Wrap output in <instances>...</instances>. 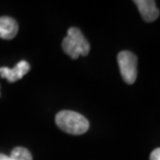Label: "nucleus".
Returning a JSON list of instances; mask_svg holds the SVG:
<instances>
[{
  "label": "nucleus",
  "mask_w": 160,
  "mask_h": 160,
  "mask_svg": "<svg viewBox=\"0 0 160 160\" xmlns=\"http://www.w3.org/2000/svg\"><path fill=\"white\" fill-rule=\"evenodd\" d=\"M55 124L60 130L73 135H81L89 128V122L82 114L72 110H62L56 114Z\"/></svg>",
  "instance_id": "nucleus-1"
},
{
  "label": "nucleus",
  "mask_w": 160,
  "mask_h": 160,
  "mask_svg": "<svg viewBox=\"0 0 160 160\" xmlns=\"http://www.w3.org/2000/svg\"><path fill=\"white\" fill-rule=\"evenodd\" d=\"M62 47L72 59H77L79 56H86L91 50L89 43L77 27L69 28L68 33L62 40Z\"/></svg>",
  "instance_id": "nucleus-2"
},
{
  "label": "nucleus",
  "mask_w": 160,
  "mask_h": 160,
  "mask_svg": "<svg viewBox=\"0 0 160 160\" xmlns=\"http://www.w3.org/2000/svg\"><path fill=\"white\" fill-rule=\"evenodd\" d=\"M118 62L124 81L133 84L137 77V57L130 51H121L118 54Z\"/></svg>",
  "instance_id": "nucleus-3"
},
{
  "label": "nucleus",
  "mask_w": 160,
  "mask_h": 160,
  "mask_svg": "<svg viewBox=\"0 0 160 160\" xmlns=\"http://www.w3.org/2000/svg\"><path fill=\"white\" fill-rule=\"evenodd\" d=\"M30 70V66L26 60H21L15 68L9 69L8 67H1L0 68V76L8 80V82H15L20 80L24 75H26Z\"/></svg>",
  "instance_id": "nucleus-4"
},
{
  "label": "nucleus",
  "mask_w": 160,
  "mask_h": 160,
  "mask_svg": "<svg viewBox=\"0 0 160 160\" xmlns=\"http://www.w3.org/2000/svg\"><path fill=\"white\" fill-rule=\"evenodd\" d=\"M146 22H153L159 17V9L153 0H135L133 1Z\"/></svg>",
  "instance_id": "nucleus-5"
},
{
  "label": "nucleus",
  "mask_w": 160,
  "mask_h": 160,
  "mask_svg": "<svg viewBox=\"0 0 160 160\" xmlns=\"http://www.w3.org/2000/svg\"><path fill=\"white\" fill-rule=\"evenodd\" d=\"M18 23L11 17H0V39L12 40L18 33Z\"/></svg>",
  "instance_id": "nucleus-6"
},
{
  "label": "nucleus",
  "mask_w": 160,
  "mask_h": 160,
  "mask_svg": "<svg viewBox=\"0 0 160 160\" xmlns=\"http://www.w3.org/2000/svg\"><path fill=\"white\" fill-rule=\"evenodd\" d=\"M9 157L12 160H32L31 153L23 147H17L12 149Z\"/></svg>",
  "instance_id": "nucleus-7"
},
{
  "label": "nucleus",
  "mask_w": 160,
  "mask_h": 160,
  "mask_svg": "<svg viewBox=\"0 0 160 160\" xmlns=\"http://www.w3.org/2000/svg\"><path fill=\"white\" fill-rule=\"evenodd\" d=\"M150 160H160V149L157 148L152 152L151 156H150Z\"/></svg>",
  "instance_id": "nucleus-8"
},
{
  "label": "nucleus",
  "mask_w": 160,
  "mask_h": 160,
  "mask_svg": "<svg viewBox=\"0 0 160 160\" xmlns=\"http://www.w3.org/2000/svg\"><path fill=\"white\" fill-rule=\"evenodd\" d=\"M0 160H12V159L9 156L5 155V154H1V153H0Z\"/></svg>",
  "instance_id": "nucleus-9"
}]
</instances>
